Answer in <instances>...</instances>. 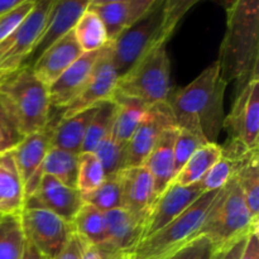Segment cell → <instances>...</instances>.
<instances>
[{
	"label": "cell",
	"instance_id": "cell-20",
	"mask_svg": "<svg viewBox=\"0 0 259 259\" xmlns=\"http://www.w3.org/2000/svg\"><path fill=\"white\" fill-rule=\"evenodd\" d=\"M82 53L75 34L70 30L51 45L30 67L34 75L50 88Z\"/></svg>",
	"mask_w": 259,
	"mask_h": 259
},
{
	"label": "cell",
	"instance_id": "cell-40",
	"mask_svg": "<svg viewBox=\"0 0 259 259\" xmlns=\"http://www.w3.org/2000/svg\"><path fill=\"white\" fill-rule=\"evenodd\" d=\"M214 254V244L210 242L209 238L200 235L181 249L163 259H212Z\"/></svg>",
	"mask_w": 259,
	"mask_h": 259
},
{
	"label": "cell",
	"instance_id": "cell-18",
	"mask_svg": "<svg viewBox=\"0 0 259 259\" xmlns=\"http://www.w3.org/2000/svg\"><path fill=\"white\" fill-rule=\"evenodd\" d=\"M61 115L62 113L58 116L57 114H51V118L46 126H43L40 131L35 132V133L24 137V139L18 144L17 148L12 151L18 172H19L24 185L38 171L43 159L46 158L48 151L52 147L53 134H55L56 126L61 119Z\"/></svg>",
	"mask_w": 259,
	"mask_h": 259
},
{
	"label": "cell",
	"instance_id": "cell-27",
	"mask_svg": "<svg viewBox=\"0 0 259 259\" xmlns=\"http://www.w3.org/2000/svg\"><path fill=\"white\" fill-rule=\"evenodd\" d=\"M72 32L83 53L95 52L110 42L103 22L90 8L81 15Z\"/></svg>",
	"mask_w": 259,
	"mask_h": 259
},
{
	"label": "cell",
	"instance_id": "cell-44",
	"mask_svg": "<svg viewBox=\"0 0 259 259\" xmlns=\"http://www.w3.org/2000/svg\"><path fill=\"white\" fill-rule=\"evenodd\" d=\"M157 2L158 0H126L129 14H131V24H133L147 12H149Z\"/></svg>",
	"mask_w": 259,
	"mask_h": 259
},
{
	"label": "cell",
	"instance_id": "cell-50",
	"mask_svg": "<svg viewBox=\"0 0 259 259\" xmlns=\"http://www.w3.org/2000/svg\"><path fill=\"white\" fill-rule=\"evenodd\" d=\"M116 2H126V0H90V5L106 4V3H116Z\"/></svg>",
	"mask_w": 259,
	"mask_h": 259
},
{
	"label": "cell",
	"instance_id": "cell-9",
	"mask_svg": "<svg viewBox=\"0 0 259 259\" xmlns=\"http://www.w3.org/2000/svg\"><path fill=\"white\" fill-rule=\"evenodd\" d=\"M20 219L25 238L51 259L65 248L73 234L70 222L46 209L23 207Z\"/></svg>",
	"mask_w": 259,
	"mask_h": 259
},
{
	"label": "cell",
	"instance_id": "cell-52",
	"mask_svg": "<svg viewBox=\"0 0 259 259\" xmlns=\"http://www.w3.org/2000/svg\"><path fill=\"white\" fill-rule=\"evenodd\" d=\"M125 259H133L132 257H128V258H125Z\"/></svg>",
	"mask_w": 259,
	"mask_h": 259
},
{
	"label": "cell",
	"instance_id": "cell-47",
	"mask_svg": "<svg viewBox=\"0 0 259 259\" xmlns=\"http://www.w3.org/2000/svg\"><path fill=\"white\" fill-rule=\"evenodd\" d=\"M28 2H32V0H0V15L10 12V10L15 9V8L20 7Z\"/></svg>",
	"mask_w": 259,
	"mask_h": 259
},
{
	"label": "cell",
	"instance_id": "cell-5",
	"mask_svg": "<svg viewBox=\"0 0 259 259\" xmlns=\"http://www.w3.org/2000/svg\"><path fill=\"white\" fill-rule=\"evenodd\" d=\"M257 227L259 220L252 218L244 195L235 177H233L220 191L200 230V235L209 238L215 250H218L247 237Z\"/></svg>",
	"mask_w": 259,
	"mask_h": 259
},
{
	"label": "cell",
	"instance_id": "cell-19",
	"mask_svg": "<svg viewBox=\"0 0 259 259\" xmlns=\"http://www.w3.org/2000/svg\"><path fill=\"white\" fill-rule=\"evenodd\" d=\"M121 186V207L138 219H146L156 199L154 182L146 166L129 167L119 174Z\"/></svg>",
	"mask_w": 259,
	"mask_h": 259
},
{
	"label": "cell",
	"instance_id": "cell-45",
	"mask_svg": "<svg viewBox=\"0 0 259 259\" xmlns=\"http://www.w3.org/2000/svg\"><path fill=\"white\" fill-rule=\"evenodd\" d=\"M240 259H259V227L249 233Z\"/></svg>",
	"mask_w": 259,
	"mask_h": 259
},
{
	"label": "cell",
	"instance_id": "cell-35",
	"mask_svg": "<svg viewBox=\"0 0 259 259\" xmlns=\"http://www.w3.org/2000/svg\"><path fill=\"white\" fill-rule=\"evenodd\" d=\"M105 180V172L101 166L100 159L95 152H81L78 154L77 167V185L76 189L81 195L98 189Z\"/></svg>",
	"mask_w": 259,
	"mask_h": 259
},
{
	"label": "cell",
	"instance_id": "cell-22",
	"mask_svg": "<svg viewBox=\"0 0 259 259\" xmlns=\"http://www.w3.org/2000/svg\"><path fill=\"white\" fill-rule=\"evenodd\" d=\"M177 133L176 125L163 131L143 164L152 175L156 196L162 194L174 179V148Z\"/></svg>",
	"mask_w": 259,
	"mask_h": 259
},
{
	"label": "cell",
	"instance_id": "cell-49",
	"mask_svg": "<svg viewBox=\"0 0 259 259\" xmlns=\"http://www.w3.org/2000/svg\"><path fill=\"white\" fill-rule=\"evenodd\" d=\"M214 2L219 3V4L222 5L225 10H229L230 8L235 4V2H237V0H214Z\"/></svg>",
	"mask_w": 259,
	"mask_h": 259
},
{
	"label": "cell",
	"instance_id": "cell-39",
	"mask_svg": "<svg viewBox=\"0 0 259 259\" xmlns=\"http://www.w3.org/2000/svg\"><path fill=\"white\" fill-rule=\"evenodd\" d=\"M23 139L24 136L0 100V154L14 151Z\"/></svg>",
	"mask_w": 259,
	"mask_h": 259
},
{
	"label": "cell",
	"instance_id": "cell-51",
	"mask_svg": "<svg viewBox=\"0 0 259 259\" xmlns=\"http://www.w3.org/2000/svg\"><path fill=\"white\" fill-rule=\"evenodd\" d=\"M7 75H8V73L3 72V71H2V70H0V82H2V81H3V78H4V77H5V76H7Z\"/></svg>",
	"mask_w": 259,
	"mask_h": 259
},
{
	"label": "cell",
	"instance_id": "cell-48",
	"mask_svg": "<svg viewBox=\"0 0 259 259\" xmlns=\"http://www.w3.org/2000/svg\"><path fill=\"white\" fill-rule=\"evenodd\" d=\"M81 259H103V258H101L100 253L98 252V249H96L94 245H90L86 243V247L85 249H83V254Z\"/></svg>",
	"mask_w": 259,
	"mask_h": 259
},
{
	"label": "cell",
	"instance_id": "cell-25",
	"mask_svg": "<svg viewBox=\"0 0 259 259\" xmlns=\"http://www.w3.org/2000/svg\"><path fill=\"white\" fill-rule=\"evenodd\" d=\"M111 100L116 105L115 120H114L111 134L121 146L126 147L132 134L141 123L149 106H147L138 99L123 95L118 91H115Z\"/></svg>",
	"mask_w": 259,
	"mask_h": 259
},
{
	"label": "cell",
	"instance_id": "cell-4",
	"mask_svg": "<svg viewBox=\"0 0 259 259\" xmlns=\"http://www.w3.org/2000/svg\"><path fill=\"white\" fill-rule=\"evenodd\" d=\"M220 190L206 191L190 205L181 215L142 240L134 249L133 259H163L200 237V230L209 215Z\"/></svg>",
	"mask_w": 259,
	"mask_h": 259
},
{
	"label": "cell",
	"instance_id": "cell-37",
	"mask_svg": "<svg viewBox=\"0 0 259 259\" xmlns=\"http://www.w3.org/2000/svg\"><path fill=\"white\" fill-rule=\"evenodd\" d=\"M206 143L207 142L205 141L204 137L186 131V129L179 128V133H177L174 148V179L179 174L180 169L191 158L192 154L200 147Z\"/></svg>",
	"mask_w": 259,
	"mask_h": 259
},
{
	"label": "cell",
	"instance_id": "cell-28",
	"mask_svg": "<svg viewBox=\"0 0 259 259\" xmlns=\"http://www.w3.org/2000/svg\"><path fill=\"white\" fill-rule=\"evenodd\" d=\"M73 233L88 244L98 247L105 240L104 212L95 206L83 202L82 206L71 222Z\"/></svg>",
	"mask_w": 259,
	"mask_h": 259
},
{
	"label": "cell",
	"instance_id": "cell-10",
	"mask_svg": "<svg viewBox=\"0 0 259 259\" xmlns=\"http://www.w3.org/2000/svg\"><path fill=\"white\" fill-rule=\"evenodd\" d=\"M230 139L242 142L250 151H259V73H253L238 91L232 111L224 119Z\"/></svg>",
	"mask_w": 259,
	"mask_h": 259
},
{
	"label": "cell",
	"instance_id": "cell-41",
	"mask_svg": "<svg viewBox=\"0 0 259 259\" xmlns=\"http://www.w3.org/2000/svg\"><path fill=\"white\" fill-rule=\"evenodd\" d=\"M35 0H32V2L25 3V4L0 15V42H3L5 38L9 37L17 29L18 25L32 12Z\"/></svg>",
	"mask_w": 259,
	"mask_h": 259
},
{
	"label": "cell",
	"instance_id": "cell-15",
	"mask_svg": "<svg viewBox=\"0 0 259 259\" xmlns=\"http://www.w3.org/2000/svg\"><path fill=\"white\" fill-rule=\"evenodd\" d=\"M82 205V196L77 189L66 186L48 175L40 179L34 194L30 195L24 202V207L46 209L70 223Z\"/></svg>",
	"mask_w": 259,
	"mask_h": 259
},
{
	"label": "cell",
	"instance_id": "cell-24",
	"mask_svg": "<svg viewBox=\"0 0 259 259\" xmlns=\"http://www.w3.org/2000/svg\"><path fill=\"white\" fill-rule=\"evenodd\" d=\"M98 105L80 111L68 118H62L61 115V119L56 126L55 134H53L52 147L65 149L71 153L80 154L86 132L95 115Z\"/></svg>",
	"mask_w": 259,
	"mask_h": 259
},
{
	"label": "cell",
	"instance_id": "cell-42",
	"mask_svg": "<svg viewBox=\"0 0 259 259\" xmlns=\"http://www.w3.org/2000/svg\"><path fill=\"white\" fill-rule=\"evenodd\" d=\"M85 247V240H82L78 235H76L73 233L72 237L67 242V244L65 245V248L53 259H81L82 258Z\"/></svg>",
	"mask_w": 259,
	"mask_h": 259
},
{
	"label": "cell",
	"instance_id": "cell-29",
	"mask_svg": "<svg viewBox=\"0 0 259 259\" xmlns=\"http://www.w3.org/2000/svg\"><path fill=\"white\" fill-rule=\"evenodd\" d=\"M19 214L0 215V259H20L25 245Z\"/></svg>",
	"mask_w": 259,
	"mask_h": 259
},
{
	"label": "cell",
	"instance_id": "cell-7",
	"mask_svg": "<svg viewBox=\"0 0 259 259\" xmlns=\"http://www.w3.org/2000/svg\"><path fill=\"white\" fill-rule=\"evenodd\" d=\"M163 0H158L149 12L123 30L111 42V57L119 77L125 75L152 48L164 43Z\"/></svg>",
	"mask_w": 259,
	"mask_h": 259
},
{
	"label": "cell",
	"instance_id": "cell-21",
	"mask_svg": "<svg viewBox=\"0 0 259 259\" xmlns=\"http://www.w3.org/2000/svg\"><path fill=\"white\" fill-rule=\"evenodd\" d=\"M77 167L78 154L71 153V152L57 148V147H51L38 171L24 185L25 200L30 195L34 194L38 185H39L40 179L45 175L55 177L66 186L76 189V185H77Z\"/></svg>",
	"mask_w": 259,
	"mask_h": 259
},
{
	"label": "cell",
	"instance_id": "cell-30",
	"mask_svg": "<svg viewBox=\"0 0 259 259\" xmlns=\"http://www.w3.org/2000/svg\"><path fill=\"white\" fill-rule=\"evenodd\" d=\"M115 113L116 105L113 100L103 101L99 104L95 115L86 132L81 152H94L101 141H104L111 133L115 120Z\"/></svg>",
	"mask_w": 259,
	"mask_h": 259
},
{
	"label": "cell",
	"instance_id": "cell-14",
	"mask_svg": "<svg viewBox=\"0 0 259 259\" xmlns=\"http://www.w3.org/2000/svg\"><path fill=\"white\" fill-rule=\"evenodd\" d=\"M201 194H204V191L200 181L189 186L171 182L166 190L154 199L153 204L148 209L143 223V239L151 237L176 219L190 205L194 204Z\"/></svg>",
	"mask_w": 259,
	"mask_h": 259
},
{
	"label": "cell",
	"instance_id": "cell-31",
	"mask_svg": "<svg viewBox=\"0 0 259 259\" xmlns=\"http://www.w3.org/2000/svg\"><path fill=\"white\" fill-rule=\"evenodd\" d=\"M255 154H258V151L252 152L249 156L243 159H230L225 156L220 157L219 161L200 180L202 191L206 192L223 189L237 175V172L242 167H244Z\"/></svg>",
	"mask_w": 259,
	"mask_h": 259
},
{
	"label": "cell",
	"instance_id": "cell-23",
	"mask_svg": "<svg viewBox=\"0 0 259 259\" xmlns=\"http://www.w3.org/2000/svg\"><path fill=\"white\" fill-rule=\"evenodd\" d=\"M24 202V184L13 153L0 154V215L19 214Z\"/></svg>",
	"mask_w": 259,
	"mask_h": 259
},
{
	"label": "cell",
	"instance_id": "cell-2",
	"mask_svg": "<svg viewBox=\"0 0 259 259\" xmlns=\"http://www.w3.org/2000/svg\"><path fill=\"white\" fill-rule=\"evenodd\" d=\"M227 32L218 62L227 83L238 81L239 91L259 66V0H237L227 10Z\"/></svg>",
	"mask_w": 259,
	"mask_h": 259
},
{
	"label": "cell",
	"instance_id": "cell-32",
	"mask_svg": "<svg viewBox=\"0 0 259 259\" xmlns=\"http://www.w3.org/2000/svg\"><path fill=\"white\" fill-rule=\"evenodd\" d=\"M89 8L99 15L110 42L131 25V14L126 2L90 5Z\"/></svg>",
	"mask_w": 259,
	"mask_h": 259
},
{
	"label": "cell",
	"instance_id": "cell-12",
	"mask_svg": "<svg viewBox=\"0 0 259 259\" xmlns=\"http://www.w3.org/2000/svg\"><path fill=\"white\" fill-rule=\"evenodd\" d=\"M175 125L174 113L167 101L149 106L126 143L124 169L143 166L163 131Z\"/></svg>",
	"mask_w": 259,
	"mask_h": 259
},
{
	"label": "cell",
	"instance_id": "cell-34",
	"mask_svg": "<svg viewBox=\"0 0 259 259\" xmlns=\"http://www.w3.org/2000/svg\"><path fill=\"white\" fill-rule=\"evenodd\" d=\"M119 174L106 176L98 189L86 195H81L82 201L93 205L103 212L121 207V186Z\"/></svg>",
	"mask_w": 259,
	"mask_h": 259
},
{
	"label": "cell",
	"instance_id": "cell-16",
	"mask_svg": "<svg viewBox=\"0 0 259 259\" xmlns=\"http://www.w3.org/2000/svg\"><path fill=\"white\" fill-rule=\"evenodd\" d=\"M89 7L90 0H53L45 32L28 57L25 65L32 66L51 45L72 30Z\"/></svg>",
	"mask_w": 259,
	"mask_h": 259
},
{
	"label": "cell",
	"instance_id": "cell-3",
	"mask_svg": "<svg viewBox=\"0 0 259 259\" xmlns=\"http://www.w3.org/2000/svg\"><path fill=\"white\" fill-rule=\"evenodd\" d=\"M0 100L24 137L46 126L52 114L48 88L27 65L3 78Z\"/></svg>",
	"mask_w": 259,
	"mask_h": 259
},
{
	"label": "cell",
	"instance_id": "cell-38",
	"mask_svg": "<svg viewBox=\"0 0 259 259\" xmlns=\"http://www.w3.org/2000/svg\"><path fill=\"white\" fill-rule=\"evenodd\" d=\"M200 2H202V0H163L162 40L164 43L168 42L182 18Z\"/></svg>",
	"mask_w": 259,
	"mask_h": 259
},
{
	"label": "cell",
	"instance_id": "cell-6",
	"mask_svg": "<svg viewBox=\"0 0 259 259\" xmlns=\"http://www.w3.org/2000/svg\"><path fill=\"white\" fill-rule=\"evenodd\" d=\"M167 43L152 48L125 75L119 77L116 91L141 100L147 106L166 103L172 93Z\"/></svg>",
	"mask_w": 259,
	"mask_h": 259
},
{
	"label": "cell",
	"instance_id": "cell-36",
	"mask_svg": "<svg viewBox=\"0 0 259 259\" xmlns=\"http://www.w3.org/2000/svg\"><path fill=\"white\" fill-rule=\"evenodd\" d=\"M95 154L100 159L101 166L106 176L118 175L124 169L125 163V147L121 146L113 134H109L101 143L96 147Z\"/></svg>",
	"mask_w": 259,
	"mask_h": 259
},
{
	"label": "cell",
	"instance_id": "cell-46",
	"mask_svg": "<svg viewBox=\"0 0 259 259\" xmlns=\"http://www.w3.org/2000/svg\"><path fill=\"white\" fill-rule=\"evenodd\" d=\"M20 259H51L50 257L45 254V253L40 252L32 242L29 240H25L24 249H23V254Z\"/></svg>",
	"mask_w": 259,
	"mask_h": 259
},
{
	"label": "cell",
	"instance_id": "cell-8",
	"mask_svg": "<svg viewBox=\"0 0 259 259\" xmlns=\"http://www.w3.org/2000/svg\"><path fill=\"white\" fill-rule=\"evenodd\" d=\"M53 0H35L32 12L17 29L0 42V70L12 73L23 67L47 25Z\"/></svg>",
	"mask_w": 259,
	"mask_h": 259
},
{
	"label": "cell",
	"instance_id": "cell-17",
	"mask_svg": "<svg viewBox=\"0 0 259 259\" xmlns=\"http://www.w3.org/2000/svg\"><path fill=\"white\" fill-rule=\"evenodd\" d=\"M103 48L95 52L82 53L52 85L48 88L50 103L52 108L63 110L70 105L83 90L90 78L96 61Z\"/></svg>",
	"mask_w": 259,
	"mask_h": 259
},
{
	"label": "cell",
	"instance_id": "cell-13",
	"mask_svg": "<svg viewBox=\"0 0 259 259\" xmlns=\"http://www.w3.org/2000/svg\"><path fill=\"white\" fill-rule=\"evenodd\" d=\"M118 80V72L111 57V42H109L101 51L83 90L62 110V118H68L103 101L111 100L116 91Z\"/></svg>",
	"mask_w": 259,
	"mask_h": 259
},
{
	"label": "cell",
	"instance_id": "cell-11",
	"mask_svg": "<svg viewBox=\"0 0 259 259\" xmlns=\"http://www.w3.org/2000/svg\"><path fill=\"white\" fill-rule=\"evenodd\" d=\"M105 240L95 247L103 259H125L132 257L143 239V220L123 207L104 212Z\"/></svg>",
	"mask_w": 259,
	"mask_h": 259
},
{
	"label": "cell",
	"instance_id": "cell-1",
	"mask_svg": "<svg viewBox=\"0 0 259 259\" xmlns=\"http://www.w3.org/2000/svg\"><path fill=\"white\" fill-rule=\"evenodd\" d=\"M228 83L220 75L218 60L205 68L192 82L169 95L177 128L204 137L217 143L224 129V94Z\"/></svg>",
	"mask_w": 259,
	"mask_h": 259
},
{
	"label": "cell",
	"instance_id": "cell-33",
	"mask_svg": "<svg viewBox=\"0 0 259 259\" xmlns=\"http://www.w3.org/2000/svg\"><path fill=\"white\" fill-rule=\"evenodd\" d=\"M238 185L244 195L245 204L254 220H259V156L255 154L235 175Z\"/></svg>",
	"mask_w": 259,
	"mask_h": 259
},
{
	"label": "cell",
	"instance_id": "cell-43",
	"mask_svg": "<svg viewBox=\"0 0 259 259\" xmlns=\"http://www.w3.org/2000/svg\"><path fill=\"white\" fill-rule=\"evenodd\" d=\"M248 235L235 240L232 244L227 245V247L222 248V249L215 250V254L212 259H240V255H242L243 250H244L245 243H247Z\"/></svg>",
	"mask_w": 259,
	"mask_h": 259
},
{
	"label": "cell",
	"instance_id": "cell-26",
	"mask_svg": "<svg viewBox=\"0 0 259 259\" xmlns=\"http://www.w3.org/2000/svg\"><path fill=\"white\" fill-rule=\"evenodd\" d=\"M222 157V146L218 143H206L200 147L187 163L180 169L171 182L181 186L197 184L207 171L217 163Z\"/></svg>",
	"mask_w": 259,
	"mask_h": 259
}]
</instances>
